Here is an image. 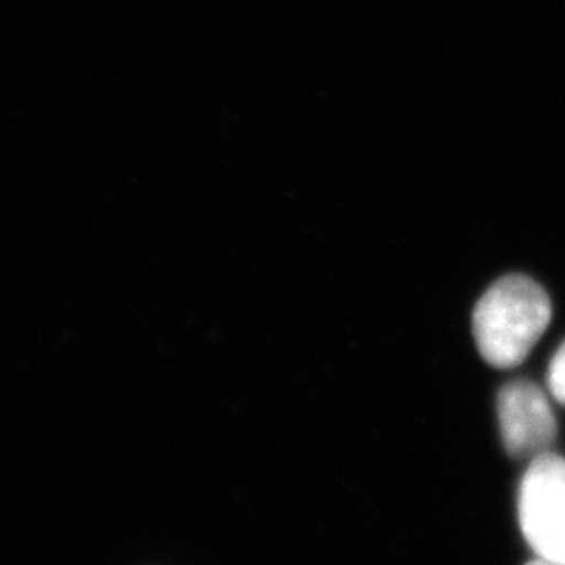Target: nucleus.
I'll list each match as a JSON object with an SVG mask.
<instances>
[{
  "mask_svg": "<svg viewBox=\"0 0 565 565\" xmlns=\"http://www.w3.org/2000/svg\"><path fill=\"white\" fill-rule=\"evenodd\" d=\"M499 424L513 459L543 455L557 436V422L545 392L527 380L511 382L499 392Z\"/></svg>",
  "mask_w": 565,
  "mask_h": 565,
  "instance_id": "7ed1b4c3",
  "label": "nucleus"
},
{
  "mask_svg": "<svg viewBox=\"0 0 565 565\" xmlns=\"http://www.w3.org/2000/svg\"><path fill=\"white\" fill-rule=\"evenodd\" d=\"M527 565H565V559H553V557H541V555H536V559L530 562Z\"/></svg>",
  "mask_w": 565,
  "mask_h": 565,
  "instance_id": "39448f33",
  "label": "nucleus"
},
{
  "mask_svg": "<svg viewBox=\"0 0 565 565\" xmlns=\"http://www.w3.org/2000/svg\"><path fill=\"white\" fill-rule=\"evenodd\" d=\"M520 524L541 557L565 559V459L546 450L534 457L520 488Z\"/></svg>",
  "mask_w": 565,
  "mask_h": 565,
  "instance_id": "f03ea898",
  "label": "nucleus"
},
{
  "mask_svg": "<svg viewBox=\"0 0 565 565\" xmlns=\"http://www.w3.org/2000/svg\"><path fill=\"white\" fill-rule=\"evenodd\" d=\"M548 390L553 398L565 406V342L559 345L548 369Z\"/></svg>",
  "mask_w": 565,
  "mask_h": 565,
  "instance_id": "20e7f679",
  "label": "nucleus"
},
{
  "mask_svg": "<svg viewBox=\"0 0 565 565\" xmlns=\"http://www.w3.org/2000/svg\"><path fill=\"white\" fill-rule=\"evenodd\" d=\"M548 294L524 275L494 282L473 310V335L486 363L513 369L525 361L551 323Z\"/></svg>",
  "mask_w": 565,
  "mask_h": 565,
  "instance_id": "f257e3e1",
  "label": "nucleus"
}]
</instances>
